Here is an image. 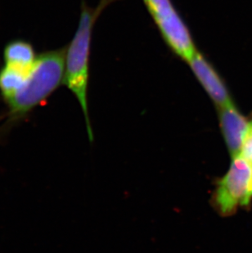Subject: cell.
<instances>
[{"label":"cell","instance_id":"cell-1","mask_svg":"<svg viewBox=\"0 0 252 253\" xmlns=\"http://www.w3.org/2000/svg\"><path fill=\"white\" fill-rule=\"evenodd\" d=\"M66 53L62 48L39 54L22 88L6 103L12 118L28 114L64 84Z\"/></svg>","mask_w":252,"mask_h":253},{"label":"cell","instance_id":"cell-6","mask_svg":"<svg viewBox=\"0 0 252 253\" xmlns=\"http://www.w3.org/2000/svg\"><path fill=\"white\" fill-rule=\"evenodd\" d=\"M218 109L222 134L228 152L233 158L241 154L249 122L238 110L233 102Z\"/></svg>","mask_w":252,"mask_h":253},{"label":"cell","instance_id":"cell-9","mask_svg":"<svg viewBox=\"0 0 252 253\" xmlns=\"http://www.w3.org/2000/svg\"><path fill=\"white\" fill-rule=\"evenodd\" d=\"M241 154L252 167V119L248 124V130L243 140Z\"/></svg>","mask_w":252,"mask_h":253},{"label":"cell","instance_id":"cell-5","mask_svg":"<svg viewBox=\"0 0 252 253\" xmlns=\"http://www.w3.org/2000/svg\"><path fill=\"white\" fill-rule=\"evenodd\" d=\"M187 62L217 108H222L233 103L224 81L200 52L197 50Z\"/></svg>","mask_w":252,"mask_h":253},{"label":"cell","instance_id":"cell-4","mask_svg":"<svg viewBox=\"0 0 252 253\" xmlns=\"http://www.w3.org/2000/svg\"><path fill=\"white\" fill-rule=\"evenodd\" d=\"M167 44L188 62L197 52L190 32L170 0H143Z\"/></svg>","mask_w":252,"mask_h":253},{"label":"cell","instance_id":"cell-2","mask_svg":"<svg viewBox=\"0 0 252 253\" xmlns=\"http://www.w3.org/2000/svg\"><path fill=\"white\" fill-rule=\"evenodd\" d=\"M100 7L92 9L82 2L78 27L67 48L64 84L74 94L85 117L88 134L92 139L88 119V89L89 80V54L93 25L101 12Z\"/></svg>","mask_w":252,"mask_h":253},{"label":"cell","instance_id":"cell-7","mask_svg":"<svg viewBox=\"0 0 252 253\" xmlns=\"http://www.w3.org/2000/svg\"><path fill=\"white\" fill-rule=\"evenodd\" d=\"M37 57L33 45L22 40L11 41L3 49L4 65L26 72H31Z\"/></svg>","mask_w":252,"mask_h":253},{"label":"cell","instance_id":"cell-8","mask_svg":"<svg viewBox=\"0 0 252 253\" xmlns=\"http://www.w3.org/2000/svg\"><path fill=\"white\" fill-rule=\"evenodd\" d=\"M31 72L4 65L0 70V93L5 103L14 97Z\"/></svg>","mask_w":252,"mask_h":253},{"label":"cell","instance_id":"cell-3","mask_svg":"<svg viewBox=\"0 0 252 253\" xmlns=\"http://www.w3.org/2000/svg\"><path fill=\"white\" fill-rule=\"evenodd\" d=\"M224 177L217 183L213 203L219 214L232 215L250 205L252 198V167L242 154L233 157Z\"/></svg>","mask_w":252,"mask_h":253}]
</instances>
